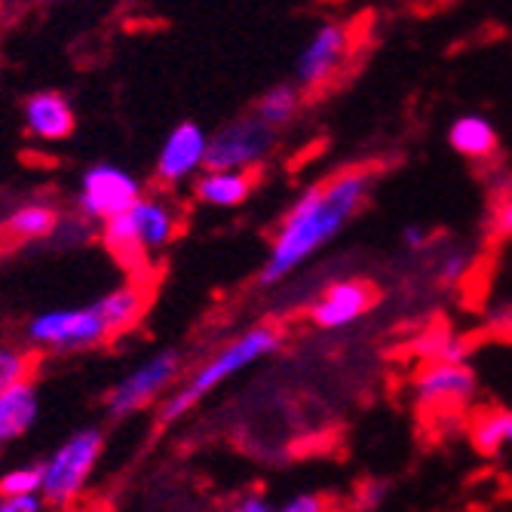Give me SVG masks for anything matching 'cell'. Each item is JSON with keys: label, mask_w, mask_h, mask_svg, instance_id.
Returning a JSON list of instances; mask_svg holds the SVG:
<instances>
[{"label": "cell", "mask_w": 512, "mask_h": 512, "mask_svg": "<svg viewBox=\"0 0 512 512\" xmlns=\"http://www.w3.org/2000/svg\"><path fill=\"white\" fill-rule=\"evenodd\" d=\"M22 120H25V132L43 145H59L77 129L71 102L56 89H40L34 96H28L22 105Z\"/></svg>", "instance_id": "obj_13"}, {"label": "cell", "mask_w": 512, "mask_h": 512, "mask_svg": "<svg viewBox=\"0 0 512 512\" xmlns=\"http://www.w3.org/2000/svg\"><path fill=\"white\" fill-rule=\"evenodd\" d=\"M276 148V129L255 114L234 117L209 135L206 169H240L255 172Z\"/></svg>", "instance_id": "obj_6"}, {"label": "cell", "mask_w": 512, "mask_h": 512, "mask_svg": "<svg viewBox=\"0 0 512 512\" xmlns=\"http://www.w3.org/2000/svg\"><path fill=\"white\" fill-rule=\"evenodd\" d=\"M181 375V353L178 350H160L148 356L138 368H132L129 375L108 393V414L111 417H129L135 411H142L154 405L157 399H166L172 384Z\"/></svg>", "instance_id": "obj_8"}, {"label": "cell", "mask_w": 512, "mask_h": 512, "mask_svg": "<svg viewBox=\"0 0 512 512\" xmlns=\"http://www.w3.org/2000/svg\"><path fill=\"white\" fill-rule=\"evenodd\" d=\"M145 307H148V292H145V286H138V283L117 286V289H111L108 295L99 298V310H102V316L108 322L111 338L129 332L132 325L142 319Z\"/></svg>", "instance_id": "obj_18"}, {"label": "cell", "mask_w": 512, "mask_h": 512, "mask_svg": "<svg viewBox=\"0 0 512 512\" xmlns=\"http://www.w3.org/2000/svg\"><path fill=\"white\" fill-rule=\"evenodd\" d=\"M491 230L497 240H509L512 237V194L500 197L494 215H491Z\"/></svg>", "instance_id": "obj_26"}, {"label": "cell", "mask_w": 512, "mask_h": 512, "mask_svg": "<svg viewBox=\"0 0 512 512\" xmlns=\"http://www.w3.org/2000/svg\"><path fill=\"white\" fill-rule=\"evenodd\" d=\"M485 322H488V329H491L494 335L512 338V298H509V301L494 304V307L488 310Z\"/></svg>", "instance_id": "obj_25"}, {"label": "cell", "mask_w": 512, "mask_h": 512, "mask_svg": "<svg viewBox=\"0 0 512 512\" xmlns=\"http://www.w3.org/2000/svg\"><path fill=\"white\" fill-rule=\"evenodd\" d=\"M227 512H276V506H270L261 494H246L240 497Z\"/></svg>", "instance_id": "obj_31"}, {"label": "cell", "mask_w": 512, "mask_h": 512, "mask_svg": "<svg viewBox=\"0 0 512 512\" xmlns=\"http://www.w3.org/2000/svg\"><path fill=\"white\" fill-rule=\"evenodd\" d=\"M31 371H34V356L28 347L0 341V393L22 381H31Z\"/></svg>", "instance_id": "obj_22"}, {"label": "cell", "mask_w": 512, "mask_h": 512, "mask_svg": "<svg viewBox=\"0 0 512 512\" xmlns=\"http://www.w3.org/2000/svg\"><path fill=\"white\" fill-rule=\"evenodd\" d=\"M25 338L28 347L34 350L80 353L111 341V332L99 310V301H92L80 307H56L31 316V322L25 325Z\"/></svg>", "instance_id": "obj_5"}, {"label": "cell", "mask_w": 512, "mask_h": 512, "mask_svg": "<svg viewBox=\"0 0 512 512\" xmlns=\"http://www.w3.org/2000/svg\"><path fill=\"white\" fill-rule=\"evenodd\" d=\"M387 497H390V485L387 482H371V485L362 488V506H368V509L384 506Z\"/></svg>", "instance_id": "obj_30"}, {"label": "cell", "mask_w": 512, "mask_h": 512, "mask_svg": "<svg viewBox=\"0 0 512 512\" xmlns=\"http://www.w3.org/2000/svg\"><path fill=\"white\" fill-rule=\"evenodd\" d=\"M62 224V212L50 200H25L4 218V237L16 243L53 240Z\"/></svg>", "instance_id": "obj_15"}, {"label": "cell", "mask_w": 512, "mask_h": 512, "mask_svg": "<svg viewBox=\"0 0 512 512\" xmlns=\"http://www.w3.org/2000/svg\"><path fill=\"white\" fill-rule=\"evenodd\" d=\"M279 344H283V335H279L276 325L261 322V325L246 329L243 335H237L234 341H227L224 347H218L178 387L169 390V396L160 405V424L166 427V424L181 421L184 414H188L194 405H200L209 393H215L221 384H227L230 378H237L240 371L252 368L264 356L276 353Z\"/></svg>", "instance_id": "obj_2"}, {"label": "cell", "mask_w": 512, "mask_h": 512, "mask_svg": "<svg viewBox=\"0 0 512 512\" xmlns=\"http://www.w3.org/2000/svg\"><path fill=\"white\" fill-rule=\"evenodd\" d=\"M178 227L181 212L169 197L142 194L123 215L102 224V243L123 267L138 270L175 240Z\"/></svg>", "instance_id": "obj_3"}, {"label": "cell", "mask_w": 512, "mask_h": 512, "mask_svg": "<svg viewBox=\"0 0 512 512\" xmlns=\"http://www.w3.org/2000/svg\"><path fill=\"white\" fill-rule=\"evenodd\" d=\"M375 166H350L301 191V197L279 218L261 267V286H276L319 255L365 206Z\"/></svg>", "instance_id": "obj_1"}, {"label": "cell", "mask_w": 512, "mask_h": 512, "mask_svg": "<svg viewBox=\"0 0 512 512\" xmlns=\"http://www.w3.org/2000/svg\"><path fill=\"white\" fill-rule=\"evenodd\" d=\"M102 448H105V436L99 427H83V430L71 433L50 457L40 463L43 503L56 506V509L71 506L83 494L89 476L96 473Z\"/></svg>", "instance_id": "obj_4"}, {"label": "cell", "mask_w": 512, "mask_h": 512, "mask_svg": "<svg viewBox=\"0 0 512 512\" xmlns=\"http://www.w3.org/2000/svg\"><path fill=\"white\" fill-rule=\"evenodd\" d=\"M206 154H209V132L194 120H181L163 138L154 178L163 188H181V184L197 181V175L206 169Z\"/></svg>", "instance_id": "obj_10"}, {"label": "cell", "mask_w": 512, "mask_h": 512, "mask_svg": "<svg viewBox=\"0 0 512 512\" xmlns=\"http://www.w3.org/2000/svg\"><path fill=\"white\" fill-rule=\"evenodd\" d=\"M40 414V396L31 381H22L0 393V445L22 439Z\"/></svg>", "instance_id": "obj_17"}, {"label": "cell", "mask_w": 512, "mask_h": 512, "mask_svg": "<svg viewBox=\"0 0 512 512\" xmlns=\"http://www.w3.org/2000/svg\"><path fill=\"white\" fill-rule=\"evenodd\" d=\"M375 301H378L375 286L365 283V279H335L332 286H325L319 292L307 316L322 332H341L356 325L362 316H368Z\"/></svg>", "instance_id": "obj_11"}, {"label": "cell", "mask_w": 512, "mask_h": 512, "mask_svg": "<svg viewBox=\"0 0 512 512\" xmlns=\"http://www.w3.org/2000/svg\"><path fill=\"white\" fill-rule=\"evenodd\" d=\"M497 129L488 117L482 114H460L448 126V145L454 154L473 163H485L497 154Z\"/></svg>", "instance_id": "obj_16"}, {"label": "cell", "mask_w": 512, "mask_h": 512, "mask_svg": "<svg viewBox=\"0 0 512 512\" xmlns=\"http://www.w3.org/2000/svg\"><path fill=\"white\" fill-rule=\"evenodd\" d=\"M476 393V375L470 365L427 362L414 378V399L427 408L463 405Z\"/></svg>", "instance_id": "obj_12"}, {"label": "cell", "mask_w": 512, "mask_h": 512, "mask_svg": "<svg viewBox=\"0 0 512 512\" xmlns=\"http://www.w3.org/2000/svg\"><path fill=\"white\" fill-rule=\"evenodd\" d=\"M473 445L485 457H497L506 448H512V411L506 408L485 411L473 424Z\"/></svg>", "instance_id": "obj_20"}, {"label": "cell", "mask_w": 512, "mask_h": 512, "mask_svg": "<svg viewBox=\"0 0 512 512\" xmlns=\"http://www.w3.org/2000/svg\"><path fill=\"white\" fill-rule=\"evenodd\" d=\"M350 50H353V28L347 22L341 19L319 22L295 59V83L301 89L329 86L344 71Z\"/></svg>", "instance_id": "obj_9"}, {"label": "cell", "mask_w": 512, "mask_h": 512, "mask_svg": "<svg viewBox=\"0 0 512 512\" xmlns=\"http://www.w3.org/2000/svg\"><path fill=\"white\" fill-rule=\"evenodd\" d=\"M46 503L40 494H19V497H0V512H43Z\"/></svg>", "instance_id": "obj_28"}, {"label": "cell", "mask_w": 512, "mask_h": 512, "mask_svg": "<svg viewBox=\"0 0 512 512\" xmlns=\"http://www.w3.org/2000/svg\"><path fill=\"white\" fill-rule=\"evenodd\" d=\"M19 494H40V463L13 467L0 476V497H19Z\"/></svg>", "instance_id": "obj_23"}, {"label": "cell", "mask_w": 512, "mask_h": 512, "mask_svg": "<svg viewBox=\"0 0 512 512\" xmlns=\"http://www.w3.org/2000/svg\"><path fill=\"white\" fill-rule=\"evenodd\" d=\"M255 191L252 172L240 169H203L194 181V197L212 209H237Z\"/></svg>", "instance_id": "obj_14"}, {"label": "cell", "mask_w": 512, "mask_h": 512, "mask_svg": "<svg viewBox=\"0 0 512 512\" xmlns=\"http://www.w3.org/2000/svg\"><path fill=\"white\" fill-rule=\"evenodd\" d=\"M402 246H405L408 252H421V249H427V246H430L427 227H421V224H405V227H402Z\"/></svg>", "instance_id": "obj_29"}, {"label": "cell", "mask_w": 512, "mask_h": 512, "mask_svg": "<svg viewBox=\"0 0 512 512\" xmlns=\"http://www.w3.org/2000/svg\"><path fill=\"white\" fill-rule=\"evenodd\" d=\"M276 512H329V500H325L322 494L307 491V494H298V497L286 500Z\"/></svg>", "instance_id": "obj_27"}, {"label": "cell", "mask_w": 512, "mask_h": 512, "mask_svg": "<svg viewBox=\"0 0 512 512\" xmlns=\"http://www.w3.org/2000/svg\"><path fill=\"white\" fill-rule=\"evenodd\" d=\"M50 4H65V0H50Z\"/></svg>", "instance_id": "obj_32"}, {"label": "cell", "mask_w": 512, "mask_h": 512, "mask_svg": "<svg viewBox=\"0 0 512 512\" xmlns=\"http://www.w3.org/2000/svg\"><path fill=\"white\" fill-rule=\"evenodd\" d=\"M467 273H470V255H467V252H460V249L442 255L439 270H436V276H439V283H442V286H460V283H463V276H467Z\"/></svg>", "instance_id": "obj_24"}, {"label": "cell", "mask_w": 512, "mask_h": 512, "mask_svg": "<svg viewBox=\"0 0 512 512\" xmlns=\"http://www.w3.org/2000/svg\"><path fill=\"white\" fill-rule=\"evenodd\" d=\"M142 194H145L142 181L129 169L117 163H92L80 178L77 209H80V218L102 227L111 218L123 215Z\"/></svg>", "instance_id": "obj_7"}, {"label": "cell", "mask_w": 512, "mask_h": 512, "mask_svg": "<svg viewBox=\"0 0 512 512\" xmlns=\"http://www.w3.org/2000/svg\"><path fill=\"white\" fill-rule=\"evenodd\" d=\"M301 92L304 89L298 83H276V86H270L264 96L255 102V111L252 114L258 120H264L267 126H273V129H283L301 111Z\"/></svg>", "instance_id": "obj_19"}, {"label": "cell", "mask_w": 512, "mask_h": 512, "mask_svg": "<svg viewBox=\"0 0 512 512\" xmlns=\"http://www.w3.org/2000/svg\"><path fill=\"white\" fill-rule=\"evenodd\" d=\"M414 353L421 356V362H451V365H470V347L463 338L445 332V329H433L424 332L414 341Z\"/></svg>", "instance_id": "obj_21"}]
</instances>
